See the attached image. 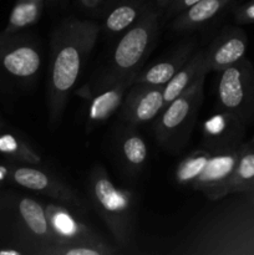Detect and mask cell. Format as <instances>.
Listing matches in <instances>:
<instances>
[{
  "mask_svg": "<svg viewBox=\"0 0 254 255\" xmlns=\"http://www.w3.org/2000/svg\"><path fill=\"white\" fill-rule=\"evenodd\" d=\"M207 70L163 107L154 124V133L159 143L167 148H178L188 138L203 101V89Z\"/></svg>",
  "mask_w": 254,
  "mask_h": 255,
  "instance_id": "5b68a950",
  "label": "cell"
},
{
  "mask_svg": "<svg viewBox=\"0 0 254 255\" xmlns=\"http://www.w3.org/2000/svg\"><path fill=\"white\" fill-rule=\"evenodd\" d=\"M251 144H254V134H253V137H252V141H251Z\"/></svg>",
  "mask_w": 254,
  "mask_h": 255,
  "instance_id": "836d02e7",
  "label": "cell"
},
{
  "mask_svg": "<svg viewBox=\"0 0 254 255\" xmlns=\"http://www.w3.org/2000/svg\"><path fill=\"white\" fill-rule=\"evenodd\" d=\"M248 39L239 27H229L222 31L207 49H204V65L209 71H223L246 55Z\"/></svg>",
  "mask_w": 254,
  "mask_h": 255,
  "instance_id": "8fae6325",
  "label": "cell"
},
{
  "mask_svg": "<svg viewBox=\"0 0 254 255\" xmlns=\"http://www.w3.org/2000/svg\"><path fill=\"white\" fill-rule=\"evenodd\" d=\"M173 0H156V5L159 9H166Z\"/></svg>",
  "mask_w": 254,
  "mask_h": 255,
  "instance_id": "f1b7e54d",
  "label": "cell"
},
{
  "mask_svg": "<svg viewBox=\"0 0 254 255\" xmlns=\"http://www.w3.org/2000/svg\"><path fill=\"white\" fill-rule=\"evenodd\" d=\"M204 70H207L206 65H204V50H198V51L189 56V59L177 71V74L164 85V105H167L172 100L176 99L177 96H179Z\"/></svg>",
  "mask_w": 254,
  "mask_h": 255,
  "instance_id": "2e32d148",
  "label": "cell"
},
{
  "mask_svg": "<svg viewBox=\"0 0 254 255\" xmlns=\"http://www.w3.org/2000/svg\"><path fill=\"white\" fill-rule=\"evenodd\" d=\"M254 187V148L243 147L229 184V194L252 191Z\"/></svg>",
  "mask_w": 254,
  "mask_h": 255,
  "instance_id": "44dd1931",
  "label": "cell"
},
{
  "mask_svg": "<svg viewBox=\"0 0 254 255\" xmlns=\"http://www.w3.org/2000/svg\"><path fill=\"white\" fill-rule=\"evenodd\" d=\"M77 4L90 14H99L106 7V0H77Z\"/></svg>",
  "mask_w": 254,
  "mask_h": 255,
  "instance_id": "4316f807",
  "label": "cell"
},
{
  "mask_svg": "<svg viewBox=\"0 0 254 255\" xmlns=\"http://www.w3.org/2000/svg\"><path fill=\"white\" fill-rule=\"evenodd\" d=\"M0 237L22 254L52 255L59 244L45 207L11 191H0Z\"/></svg>",
  "mask_w": 254,
  "mask_h": 255,
  "instance_id": "7a4b0ae2",
  "label": "cell"
},
{
  "mask_svg": "<svg viewBox=\"0 0 254 255\" xmlns=\"http://www.w3.org/2000/svg\"><path fill=\"white\" fill-rule=\"evenodd\" d=\"M87 191L92 206L117 243L122 247L128 246L133 238L136 223L131 196L117 188L101 166H96L90 173Z\"/></svg>",
  "mask_w": 254,
  "mask_h": 255,
  "instance_id": "3957f363",
  "label": "cell"
},
{
  "mask_svg": "<svg viewBox=\"0 0 254 255\" xmlns=\"http://www.w3.org/2000/svg\"><path fill=\"white\" fill-rule=\"evenodd\" d=\"M242 149L243 147L222 153H212L203 171L189 186L202 192L211 201L229 196V184Z\"/></svg>",
  "mask_w": 254,
  "mask_h": 255,
  "instance_id": "9c48e42d",
  "label": "cell"
},
{
  "mask_svg": "<svg viewBox=\"0 0 254 255\" xmlns=\"http://www.w3.org/2000/svg\"><path fill=\"white\" fill-rule=\"evenodd\" d=\"M137 77V76H136ZM136 77L117 80L111 84H101L97 82L96 87L92 91L82 94L84 99L90 101L87 109V119L92 124L106 121L122 106L127 89L134 84Z\"/></svg>",
  "mask_w": 254,
  "mask_h": 255,
  "instance_id": "7c38bea8",
  "label": "cell"
},
{
  "mask_svg": "<svg viewBox=\"0 0 254 255\" xmlns=\"http://www.w3.org/2000/svg\"><path fill=\"white\" fill-rule=\"evenodd\" d=\"M122 1H125V0H122ZM132 1H147V0H132Z\"/></svg>",
  "mask_w": 254,
  "mask_h": 255,
  "instance_id": "d6a6232c",
  "label": "cell"
},
{
  "mask_svg": "<svg viewBox=\"0 0 254 255\" xmlns=\"http://www.w3.org/2000/svg\"><path fill=\"white\" fill-rule=\"evenodd\" d=\"M50 2H51V4H56V2H59L60 0H49Z\"/></svg>",
  "mask_w": 254,
  "mask_h": 255,
  "instance_id": "1f68e13d",
  "label": "cell"
},
{
  "mask_svg": "<svg viewBox=\"0 0 254 255\" xmlns=\"http://www.w3.org/2000/svg\"><path fill=\"white\" fill-rule=\"evenodd\" d=\"M100 26L90 20L67 19L55 29L50 41L46 102L49 119L59 124L84 65L99 37Z\"/></svg>",
  "mask_w": 254,
  "mask_h": 255,
  "instance_id": "6da1fadb",
  "label": "cell"
},
{
  "mask_svg": "<svg viewBox=\"0 0 254 255\" xmlns=\"http://www.w3.org/2000/svg\"><path fill=\"white\" fill-rule=\"evenodd\" d=\"M218 102L221 111L234 115L242 121L248 117L254 105V69L248 60L243 57L221 71Z\"/></svg>",
  "mask_w": 254,
  "mask_h": 255,
  "instance_id": "52a82bcc",
  "label": "cell"
},
{
  "mask_svg": "<svg viewBox=\"0 0 254 255\" xmlns=\"http://www.w3.org/2000/svg\"><path fill=\"white\" fill-rule=\"evenodd\" d=\"M212 153L207 149L196 151L187 156L176 169V181L179 184H191L193 179L199 176L207 162L211 158Z\"/></svg>",
  "mask_w": 254,
  "mask_h": 255,
  "instance_id": "cb8c5ba5",
  "label": "cell"
},
{
  "mask_svg": "<svg viewBox=\"0 0 254 255\" xmlns=\"http://www.w3.org/2000/svg\"><path fill=\"white\" fill-rule=\"evenodd\" d=\"M6 124H5V122H4V120H2V119H0V132H1L2 131V129H5V128H6Z\"/></svg>",
  "mask_w": 254,
  "mask_h": 255,
  "instance_id": "f546056e",
  "label": "cell"
},
{
  "mask_svg": "<svg viewBox=\"0 0 254 255\" xmlns=\"http://www.w3.org/2000/svg\"><path fill=\"white\" fill-rule=\"evenodd\" d=\"M0 154L14 163L34 166L41 162L39 154L35 153L29 144L11 133H0Z\"/></svg>",
  "mask_w": 254,
  "mask_h": 255,
  "instance_id": "ffe728a7",
  "label": "cell"
},
{
  "mask_svg": "<svg viewBox=\"0 0 254 255\" xmlns=\"http://www.w3.org/2000/svg\"><path fill=\"white\" fill-rule=\"evenodd\" d=\"M248 193L251 194L252 202H253V204H254V187H253V189H252V191H249V192H248Z\"/></svg>",
  "mask_w": 254,
  "mask_h": 255,
  "instance_id": "4dcf8cb0",
  "label": "cell"
},
{
  "mask_svg": "<svg viewBox=\"0 0 254 255\" xmlns=\"http://www.w3.org/2000/svg\"><path fill=\"white\" fill-rule=\"evenodd\" d=\"M114 253L115 249H110L104 241L95 238L59 243L52 255H106Z\"/></svg>",
  "mask_w": 254,
  "mask_h": 255,
  "instance_id": "603a6c76",
  "label": "cell"
},
{
  "mask_svg": "<svg viewBox=\"0 0 254 255\" xmlns=\"http://www.w3.org/2000/svg\"><path fill=\"white\" fill-rule=\"evenodd\" d=\"M243 121L234 115L222 111L207 120L203 125V141L207 151L222 153L232 151L242 137Z\"/></svg>",
  "mask_w": 254,
  "mask_h": 255,
  "instance_id": "4fadbf2b",
  "label": "cell"
},
{
  "mask_svg": "<svg viewBox=\"0 0 254 255\" xmlns=\"http://www.w3.org/2000/svg\"><path fill=\"white\" fill-rule=\"evenodd\" d=\"M22 252H20L19 249H0V255H21Z\"/></svg>",
  "mask_w": 254,
  "mask_h": 255,
  "instance_id": "83f0119b",
  "label": "cell"
},
{
  "mask_svg": "<svg viewBox=\"0 0 254 255\" xmlns=\"http://www.w3.org/2000/svg\"><path fill=\"white\" fill-rule=\"evenodd\" d=\"M120 154L126 166L133 171L141 168L147 159V146L141 136L137 132H129L122 136L120 142Z\"/></svg>",
  "mask_w": 254,
  "mask_h": 255,
  "instance_id": "7402d4cb",
  "label": "cell"
},
{
  "mask_svg": "<svg viewBox=\"0 0 254 255\" xmlns=\"http://www.w3.org/2000/svg\"><path fill=\"white\" fill-rule=\"evenodd\" d=\"M233 0H199L192 6L176 15L172 29L176 31L197 29L218 15Z\"/></svg>",
  "mask_w": 254,
  "mask_h": 255,
  "instance_id": "9a60e30c",
  "label": "cell"
},
{
  "mask_svg": "<svg viewBox=\"0 0 254 255\" xmlns=\"http://www.w3.org/2000/svg\"><path fill=\"white\" fill-rule=\"evenodd\" d=\"M191 55L192 46L188 45V46L178 50V52L174 56L156 62L151 67L144 70L142 74L137 75L134 84H148L157 85V86H164L177 74V71L183 66V64L189 59Z\"/></svg>",
  "mask_w": 254,
  "mask_h": 255,
  "instance_id": "e0dca14e",
  "label": "cell"
},
{
  "mask_svg": "<svg viewBox=\"0 0 254 255\" xmlns=\"http://www.w3.org/2000/svg\"><path fill=\"white\" fill-rule=\"evenodd\" d=\"M234 19L238 24H253L254 22V0H249L246 4L237 7L234 11Z\"/></svg>",
  "mask_w": 254,
  "mask_h": 255,
  "instance_id": "d4e9b609",
  "label": "cell"
},
{
  "mask_svg": "<svg viewBox=\"0 0 254 255\" xmlns=\"http://www.w3.org/2000/svg\"><path fill=\"white\" fill-rule=\"evenodd\" d=\"M157 31L158 12L149 6L122 35L114 50L110 67L99 82L111 84L117 80L136 77L142 61L156 39Z\"/></svg>",
  "mask_w": 254,
  "mask_h": 255,
  "instance_id": "277c9868",
  "label": "cell"
},
{
  "mask_svg": "<svg viewBox=\"0 0 254 255\" xmlns=\"http://www.w3.org/2000/svg\"><path fill=\"white\" fill-rule=\"evenodd\" d=\"M45 211L52 231L59 238V243L99 238L86 226L79 223L64 206L49 204L45 207Z\"/></svg>",
  "mask_w": 254,
  "mask_h": 255,
  "instance_id": "5bb4252c",
  "label": "cell"
},
{
  "mask_svg": "<svg viewBox=\"0 0 254 255\" xmlns=\"http://www.w3.org/2000/svg\"><path fill=\"white\" fill-rule=\"evenodd\" d=\"M41 47L32 37L0 34V82L27 85L41 67Z\"/></svg>",
  "mask_w": 254,
  "mask_h": 255,
  "instance_id": "8992f818",
  "label": "cell"
},
{
  "mask_svg": "<svg viewBox=\"0 0 254 255\" xmlns=\"http://www.w3.org/2000/svg\"><path fill=\"white\" fill-rule=\"evenodd\" d=\"M7 183L56 199L60 203L69 204L77 209H84L81 201L74 189L62 183L59 178L46 173L32 164H17L10 162Z\"/></svg>",
  "mask_w": 254,
  "mask_h": 255,
  "instance_id": "ba28073f",
  "label": "cell"
},
{
  "mask_svg": "<svg viewBox=\"0 0 254 255\" xmlns=\"http://www.w3.org/2000/svg\"><path fill=\"white\" fill-rule=\"evenodd\" d=\"M149 6L151 5L147 4V1H132V0L122 1L121 0V2L117 4L105 17L104 30L110 35H117L126 31Z\"/></svg>",
  "mask_w": 254,
  "mask_h": 255,
  "instance_id": "ac0fdd59",
  "label": "cell"
},
{
  "mask_svg": "<svg viewBox=\"0 0 254 255\" xmlns=\"http://www.w3.org/2000/svg\"><path fill=\"white\" fill-rule=\"evenodd\" d=\"M163 87L148 84L132 85L122 102V119L133 126L156 119L166 106Z\"/></svg>",
  "mask_w": 254,
  "mask_h": 255,
  "instance_id": "30bf717a",
  "label": "cell"
},
{
  "mask_svg": "<svg viewBox=\"0 0 254 255\" xmlns=\"http://www.w3.org/2000/svg\"><path fill=\"white\" fill-rule=\"evenodd\" d=\"M46 0H16L9 21L5 27V34H16L21 29L34 25L41 16Z\"/></svg>",
  "mask_w": 254,
  "mask_h": 255,
  "instance_id": "d6986e66",
  "label": "cell"
},
{
  "mask_svg": "<svg viewBox=\"0 0 254 255\" xmlns=\"http://www.w3.org/2000/svg\"><path fill=\"white\" fill-rule=\"evenodd\" d=\"M199 0H173L168 6L166 7L167 12L166 16H176L177 14H179L181 11L186 10L187 7L192 6L193 4H196Z\"/></svg>",
  "mask_w": 254,
  "mask_h": 255,
  "instance_id": "484cf974",
  "label": "cell"
}]
</instances>
